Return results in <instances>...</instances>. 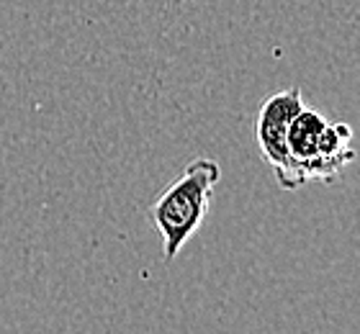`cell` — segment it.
I'll use <instances>...</instances> for the list:
<instances>
[{"label":"cell","mask_w":360,"mask_h":334,"mask_svg":"<svg viewBox=\"0 0 360 334\" xmlns=\"http://www.w3.org/2000/svg\"><path fill=\"white\" fill-rule=\"evenodd\" d=\"M221 178V167L211 157H195L186 165L178 180L158 195L150 206V221L162 237L165 260H175L203 224L211 206V195Z\"/></svg>","instance_id":"obj_1"},{"label":"cell","mask_w":360,"mask_h":334,"mask_svg":"<svg viewBox=\"0 0 360 334\" xmlns=\"http://www.w3.org/2000/svg\"><path fill=\"white\" fill-rule=\"evenodd\" d=\"M304 108L301 88L278 90L260 105L255 119V141L260 155L270 165L278 186L283 191H293L291 186V155H288V127L293 116Z\"/></svg>","instance_id":"obj_2"}]
</instances>
